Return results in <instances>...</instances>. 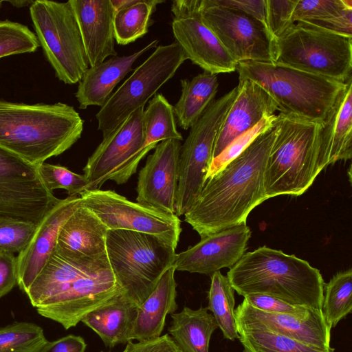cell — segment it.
I'll return each mask as SVG.
<instances>
[{"label": "cell", "mask_w": 352, "mask_h": 352, "mask_svg": "<svg viewBox=\"0 0 352 352\" xmlns=\"http://www.w3.org/2000/svg\"><path fill=\"white\" fill-rule=\"evenodd\" d=\"M115 10L116 41L126 45L144 36L151 25V16L161 0H110Z\"/></svg>", "instance_id": "obj_31"}, {"label": "cell", "mask_w": 352, "mask_h": 352, "mask_svg": "<svg viewBox=\"0 0 352 352\" xmlns=\"http://www.w3.org/2000/svg\"><path fill=\"white\" fill-rule=\"evenodd\" d=\"M18 282L17 256L0 250V298L8 294Z\"/></svg>", "instance_id": "obj_45"}, {"label": "cell", "mask_w": 352, "mask_h": 352, "mask_svg": "<svg viewBox=\"0 0 352 352\" xmlns=\"http://www.w3.org/2000/svg\"><path fill=\"white\" fill-rule=\"evenodd\" d=\"M276 115L263 118L254 127L235 138L211 162L206 182L222 170L230 162L241 154L258 135L274 126Z\"/></svg>", "instance_id": "obj_38"}, {"label": "cell", "mask_w": 352, "mask_h": 352, "mask_svg": "<svg viewBox=\"0 0 352 352\" xmlns=\"http://www.w3.org/2000/svg\"><path fill=\"white\" fill-rule=\"evenodd\" d=\"M182 92L173 106L176 123L184 130L190 129L215 100L218 91L217 74L204 72L191 80H180Z\"/></svg>", "instance_id": "obj_30"}, {"label": "cell", "mask_w": 352, "mask_h": 352, "mask_svg": "<svg viewBox=\"0 0 352 352\" xmlns=\"http://www.w3.org/2000/svg\"><path fill=\"white\" fill-rule=\"evenodd\" d=\"M352 157V78L346 82L322 123L318 164H329Z\"/></svg>", "instance_id": "obj_24"}, {"label": "cell", "mask_w": 352, "mask_h": 352, "mask_svg": "<svg viewBox=\"0 0 352 352\" xmlns=\"http://www.w3.org/2000/svg\"><path fill=\"white\" fill-rule=\"evenodd\" d=\"M237 329L266 330L287 336L313 346L330 348L331 328L321 309H314L306 318L266 312L244 300L234 309Z\"/></svg>", "instance_id": "obj_19"}, {"label": "cell", "mask_w": 352, "mask_h": 352, "mask_svg": "<svg viewBox=\"0 0 352 352\" xmlns=\"http://www.w3.org/2000/svg\"><path fill=\"white\" fill-rule=\"evenodd\" d=\"M144 107L125 119L108 136L103 138L89 157L83 168L88 182L86 190L100 189L138 152L143 149Z\"/></svg>", "instance_id": "obj_16"}, {"label": "cell", "mask_w": 352, "mask_h": 352, "mask_svg": "<svg viewBox=\"0 0 352 352\" xmlns=\"http://www.w3.org/2000/svg\"><path fill=\"white\" fill-rule=\"evenodd\" d=\"M208 298L207 309L212 313L223 338L231 341L239 339L234 314V289L227 276L220 271L211 274Z\"/></svg>", "instance_id": "obj_33"}, {"label": "cell", "mask_w": 352, "mask_h": 352, "mask_svg": "<svg viewBox=\"0 0 352 352\" xmlns=\"http://www.w3.org/2000/svg\"><path fill=\"white\" fill-rule=\"evenodd\" d=\"M276 135L274 126L206 182L185 221L201 238L246 223L250 212L267 199L264 177Z\"/></svg>", "instance_id": "obj_1"}, {"label": "cell", "mask_w": 352, "mask_h": 352, "mask_svg": "<svg viewBox=\"0 0 352 352\" xmlns=\"http://www.w3.org/2000/svg\"><path fill=\"white\" fill-rule=\"evenodd\" d=\"M239 81L250 80L265 89L280 113L323 122L346 82L276 63L236 64Z\"/></svg>", "instance_id": "obj_5"}, {"label": "cell", "mask_w": 352, "mask_h": 352, "mask_svg": "<svg viewBox=\"0 0 352 352\" xmlns=\"http://www.w3.org/2000/svg\"><path fill=\"white\" fill-rule=\"evenodd\" d=\"M351 19L352 8H345L336 16L325 19L309 21L308 23L333 32L352 36Z\"/></svg>", "instance_id": "obj_47"}, {"label": "cell", "mask_w": 352, "mask_h": 352, "mask_svg": "<svg viewBox=\"0 0 352 352\" xmlns=\"http://www.w3.org/2000/svg\"><path fill=\"white\" fill-rule=\"evenodd\" d=\"M352 310V270L336 274L324 284L321 311L331 329Z\"/></svg>", "instance_id": "obj_34"}, {"label": "cell", "mask_w": 352, "mask_h": 352, "mask_svg": "<svg viewBox=\"0 0 352 352\" xmlns=\"http://www.w3.org/2000/svg\"><path fill=\"white\" fill-rule=\"evenodd\" d=\"M80 197L81 204L95 214L108 230L149 234L176 249L182 228L175 214L129 201L111 190H85Z\"/></svg>", "instance_id": "obj_11"}, {"label": "cell", "mask_w": 352, "mask_h": 352, "mask_svg": "<svg viewBox=\"0 0 352 352\" xmlns=\"http://www.w3.org/2000/svg\"><path fill=\"white\" fill-rule=\"evenodd\" d=\"M106 250L122 294L136 307L152 293L163 274L173 267L175 249L146 233L109 230Z\"/></svg>", "instance_id": "obj_6"}, {"label": "cell", "mask_w": 352, "mask_h": 352, "mask_svg": "<svg viewBox=\"0 0 352 352\" xmlns=\"http://www.w3.org/2000/svg\"><path fill=\"white\" fill-rule=\"evenodd\" d=\"M80 204V195L60 199L36 224L29 243L17 256V285L25 294L56 248L60 229Z\"/></svg>", "instance_id": "obj_20"}, {"label": "cell", "mask_w": 352, "mask_h": 352, "mask_svg": "<svg viewBox=\"0 0 352 352\" xmlns=\"http://www.w3.org/2000/svg\"><path fill=\"white\" fill-rule=\"evenodd\" d=\"M187 57L176 42L157 45L113 92L96 114L102 139L154 96L172 78Z\"/></svg>", "instance_id": "obj_8"}, {"label": "cell", "mask_w": 352, "mask_h": 352, "mask_svg": "<svg viewBox=\"0 0 352 352\" xmlns=\"http://www.w3.org/2000/svg\"><path fill=\"white\" fill-rule=\"evenodd\" d=\"M40 175L46 187L53 190L62 188L68 196L80 195L87 190L88 182L84 175L69 170L65 166L43 162L38 165Z\"/></svg>", "instance_id": "obj_39"}, {"label": "cell", "mask_w": 352, "mask_h": 352, "mask_svg": "<svg viewBox=\"0 0 352 352\" xmlns=\"http://www.w3.org/2000/svg\"><path fill=\"white\" fill-rule=\"evenodd\" d=\"M120 293L122 290L109 265L78 278L65 292L36 309L41 316L69 329Z\"/></svg>", "instance_id": "obj_15"}, {"label": "cell", "mask_w": 352, "mask_h": 352, "mask_svg": "<svg viewBox=\"0 0 352 352\" xmlns=\"http://www.w3.org/2000/svg\"><path fill=\"white\" fill-rule=\"evenodd\" d=\"M36 226L30 221L0 215V250L21 252L29 243Z\"/></svg>", "instance_id": "obj_40"}, {"label": "cell", "mask_w": 352, "mask_h": 352, "mask_svg": "<svg viewBox=\"0 0 352 352\" xmlns=\"http://www.w3.org/2000/svg\"><path fill=\"white\" fill-rule=\"evenodd\" d=\"M43 329L28 322L0 328V352H39L47 342Z\"/></svg>", "instance_id": "obj_36"}, {"label": "cell", "mask_w": 352, "mask_h": 352, "mask_svg": "<svg viewBox=\"0 0 352 352\" xmlns=\"http://www.w3.org/2000/svg\"><path fill=\"white\" fill-rule=\"evenodd\" d=\"M274 63L346 82L351 78L352 36L298 21L276 38Z\"/></svg>", "instance_id": "obj_7"}, {"label": "cell", "mask_w": 352, "mask_h": 352, "mask_svg": "<svg viewBox=\"0 0 352 352\" xmlns=\"http://www.w3.org/2000/svg\"><path fill=\"white\" fill-rule=\"evenodd\" d=\"M204 23L236 63H274L275 38L260 21L240 11L200 0Z\"/></svg>", "instance_id": "obj_13"}, {"label": "cell", "mask_w": 352, "mask_h": 352, "mask_svg": "<svg viewBox=\"0 0 352 352\" xmlns=\"http://www.w3.org/2000/svg\"><path fill=\"white\" fill-rule=\"evenodd\" d=\"M238 93L239 87L236 86L214 100L190 128V132L182 144L175 201L177 217L184 215L190 209L204 186L217 138Z\"/></svg>", "instance_id": "obj_10"}, {"label": "cell", "mask_w": 352, "mask_h": 352, "mask_svg": "<svg viewBox=\"0 0 352 352\" xmlns=\"http://www.w3.org/2000/svg\"><path fill=\"white\" fill-rule=\"evenodd\" d=\"M59 201L44 184L38 165L0 146V215L36 225Z\"/></svg>", "instance_id": "obj_12"}, {"label": "cell", "mask_w": 352, "mask_h": 352, "mask_svg": "<svg viewBox=\"0 0 352 352\" xmlns=\"http://www.w3.org/2000/svg\"><path fill=\"white\" fill-rule=\"evenodd\" d=\"M81 35L90 67L109 56H117L115 50L113 16L110 0H69Z\"/></svg>", "instance_id": "obj_22"}, {"label": "cell", "mask_w": 352, "mask_h": 352, "mask_svg": "<svg viewBox=\"0 0 352 352\" xmlns=\"http://www.w3.org/2000/svg\"><path fill=\"white\" fill-rule=\"evenodd\" d=\"M200 0H175L172 2V30L175 41L187 59L205 72L231 73L236 63L214 34L204 23Z\"/></svg>", "instance_id": "obj_14"}, {"label": "cell", "mask_w": 352, "mask_h": 352, "mask_svg": "<svg viewBox=\"0 0 352 352\" xmlns=\"http://www.w3.org/2000/svg\"><path fill=\"white\" fill-rule=\"evenodd\" d=\"M238 95L232 103L217 138L212 160L235 138L254 127L278 110L271 96L250 80L239 81Z\"/></svg>", "instance_id": "obj_23"}, {"label": "cell", "mask_w": 352, "mask_h": 352, "mask_svg": "<svg viewBox=\"0 0 352 352\" xmlns=\"http://www.w3.org/2000/svg\"><path fill=\"white\" fill-rule=\"evenodd\" d=\"M158 42L155 39L132 54L111 56L88 68L78 82L75 93L79 108L85 109L89 106L102 107L115 87L132 70L135 60L146 52L156 47Z\"/></svg>", "instance_id": "obj_25"}, {"label": "cell", "mask_w": 352, "mask_h": 352, "mask_svg": "<svg viewBox=\"0 0 352 352\" xmlns=\"http://www.w3.org/2000/svg\"><path fill=\"white\" fill-rule=\"evenodd\" d=\"M36 34L26 25L0 21V58L35 52L39 46Z\"/></svg>", "instance_id": "obj_37"}, {"label": "cell", "mask_w": 352, "mask_h": 352, "mask_svg": "<svg viewBox=\"0 0 352 352\" xmlns=\"http://www.w3.org/2000/svg\"><path fill=\"white\" fill-rule=\"evenodd\" d=\"M144 148L157 144L167 140H183L177 129L173 106L161 94H156L144 111Z\"/></svg>", "instance_id": "obj_32"}, {"label": "cell", "mask_w": 352, "mask_h": 352, "mask_svg": "<svg viewBox=\"0 0 352 352\" xmlns=\"http://www.w3.org/2000/svg\"><path fill=\"white\" fill-rule=\"evenodd\" d=\"M181 146L178 140L162 141L147 157L138 174V203L175 214Z\"/></svg>", "instance_id": "obj_17"}, {"label": "cell", "mask_w": 352, "mask_h": 352, "mask_svg": "<svg viewBox=\"0 0 352 352\" xmlns=\"http://www.w3.org/2000/svg\"><path fill=\"white\" fill-rule=\"evenodd\" d=\"M274 125L276 135L264 177L266 197L301 195L321 171L318 153L322 122L279 113Z\"/></svg>", "instance_id": "obj_4"}, {"label": "cell", "mask_w": 352, "mask_h": 352, "mask_svg": "<svg viewBox=\"0 0 352 352\" xmlns=\"http://www.w3.org/2000/svg\"><path fill=\"white\" fill-rule=\"evenodd\" d=\"M243 352H334V348L321 349L266 330L237 329Z\"/></svg>", "instance_id": "obj_35"}, {"label": "cell", "mask_w": 352, "mask_h": 352, "mask_svg": "<svg viewBox=\"0 0 352 352\" xmlns=\"http://www.w3.org/2000/svg\"><path fill=\"white\" fill-rule=\"evenodd\" d=\"M107 256L82 257L62 252L56 248L26 293L36 308L68 289L78 278L109 266Z\"/></svg>", "instance_id": "obj_21"}, {"label": "cell", "mask_w": 352, "mask_h": 352, "mask_svg": "<svg viewBox=\"0 0 352 352\" xmlns=\"http://www.w3.org/2000/svg\"><path fill=\"white\" fill-rule=\"evenodd\" d=\"M30 13L39 45L56 77L65 84L78 82L89 63L69 2L34 1Z\"/></svg>", "instance_id": "obj_9"}, {"label": "cell", "mask_w": 352, "mask_h": 352, "mask_svg": "<svg viewBox=\"0 0 352 352\" xmlns=\"http://www.w3.org/2000/svg\"><path fill=\"white\" fill-rule=\"evenodd\" d=\"M84 120L69 104L11 102L0 99V146L39 165L81 137Z\"/></svg>", "instance_id": "obj_2"}, {"label": "cell", "mask_w": 352, "mask_h": 352, "mask_svg": "<svg viewBox=\"0 0 352 352\" xmlns=\"http://www.w3.org/2000/svg\"><path fill=\"white\" fill-rule=\"evenodd\" d=\"M108 230L95 214L80 204L60 229L56 248L77 256H105Z\"/></svg>", "instance_id": "obj_26"}, {"label": "cell", "mask_w": 352, "mask_h": 352, "mask_svg": "<svg viewBox=\"0 0 352 352\" xmlns=\"http://www.w3.org/2000/svg\"><path fill=\"white\" fill-rule=\"evenodd\" d=\"M137 307L122 293L83 317L81 322L95 331L106 346L112 348L130 340Z\"/></svg>", "instance_id": "obj_28"}, {"label": "cell", "mask_w": 352, "mask_h": 352, "mask_svg": "<svg viewBox=\"0 0 352 352\" xmlns=\"http://www.w3.org/2000/svg\"><path fill=\"white\" fill-rule=\"evenodd\" d=\"M175 272L173 267L168 268L152 293L137 307L131 341L148 340L162 336L166 316L174 314L178 308Z\"/></svg>", "instance_id": "obj_27"}, {"label": "cell", "mask_w": 352, "mask_h": 352, "mask_svg": "<svg viewBox=\"0 0 352 352\" xmlns=\"http://www.w3.org/2000/svg\"><path fill=\"white\" fill-rule=\"evenodd\" d=\"M243 297L247 303L259 310L275 314H290L300 318H306L315 309L292 305L277 298L265 294H250Z\"/></svg>", "instance_id": "obj_43"}, {"label": "cell", "mask_w": 352, "mask_h": 352, "mask_svg": "<svg viewBox=\"0 0 352 352\" xmlns=\"http://www.w3.org/2000/svg\"><path fill=\"white\" fill-rule=\"evenodd\" d=\"M3 1H0V7L1 6V3H3Z\"/></svg>", "instance_id": "obj_50"}, {"label": "cell", "mask_w": 352, "mask_h": 352, "mask_svg": "<svg viewBox=\"0 0 352 352\" xmlns=\"http://www.w3.org/2000/svg\"><path fill=\"white\" fill-rule=\"evenodd\" d=\"M252 231L246 223L207 235L186 250L176 254L175 271L211 275L232 267L243 256Z\"/></svg>", "instance_id": "obj_18"}, {"label": "cell", "mask_w": 352, "mask_h": 352, "mask_svg": "<svg viewBox=\"0 0 352 352\" xmlns=\"http://www.w3.org/2000/svg\"><path fill=\"white\" fill-rule=\"evenodd\" d=\"M86 346L81 336L70 334L52 342L47 341L39 352H85Z\"/></svg>", "instance_id": "obj_48"}, {"label": "cell", "mask_w": 352, "mask_h": 352, "mask_svg": "<svg viewBox=\"0 0 352 352\" xmlns=\"http://www.w3.org/2000/svg\"><path fill=\"white\" fill-rule=\"evenodd\" d=\"M170 315L168 331L182 352H209L211 336L218 326L207 307H184L180 312Z\"/></svg>", "instance_id": "obj_29"}, {"label": "cell", "mask_w": 352, "mask_h": 352, "mask_svg": "<svg viewBox=\"0 0 352 352\" xmlns=\"http://www.w3.org/2000/svg\"><path fill=\"white\" fill-rule=\"evenodd\" d=\"M227 277L243 296L261 294L294 305L322 308L324 283L320 271L281 250L262 246L245 253Z\"/></svg>", "instance_id": "obj_3"}, {"label": "cell", "mask_w": 352, "mask_h": 352, "mask_svg": "<svg viewBox=\"0 0 352 352\" xmlns=\"http://www.w3.org/2000/svg\"><path fill=\"white\" fill-rule=\"evenodd\" d=\"M7 2H8L9 3H10L12 6H14V7H16V8H22V7H25V6H30L33 2L34 1H25V0H22V1H7Z\"/></svg>", "instance_id": "obj_49"}, {"label": "cell", "mask_w": 352, "mask_h": 352, "mask_svg": "<svg viewBox=\"0 0 352 352\" xmlns=\"http://www.w3.org/2000/svg\"><path fill=\"white\" fill-rule=\"evenodd\" d=\"M297 0H266L267 25L276 38L294 23L292 16Z\"/></svg>", "instance_id": "obj_42"}, {"label": "cell", "mask_w": 352, "mask_h": 352, "mask_svg": "<svg viewBox=\"0 0 352 352\" xmlns=\"http://www.w3.org/2000/svg\"><path fill=\"white\" fill-rule=\"evenodd\" d=\"M214 5L240 11L262 23L268 30L266 0H210Z\"/></svg>", "instance_id": "obj_44"}, {"label": "cell", "mask_w": 352, "mask_h": 352, "mask_svg": "<svg viewBox=\"0 0 352 352\" xmlns=\"http://www.w3.org/2000/svg\"><path fill=\"white\" fill-rule=\"evenodd\" d=\"M106 352V351H101ZM122 352H182L168 334L157 338L133 342L129 341Z\"/></svg>", "instance_id": "obj_46"}, {"label": "cell", "mask_w": 352, "mask_h": 352, "mask_svg": "<svg viewBox=\"0 0 352 352\" xmlns=\"http://www.w3.org/2000/svg\"><path fill=\"white\" fill-rule=\"evenodd\" d=\"M352 8V0H297L292 21H312L325 19Z\"/></svg>", "instance_id": "obj_41"}]
</instances>
